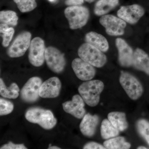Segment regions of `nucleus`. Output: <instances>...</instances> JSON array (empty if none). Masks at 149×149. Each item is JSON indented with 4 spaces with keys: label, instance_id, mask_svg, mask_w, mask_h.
<instances>
[{
    "label": "nucleus",
    "instance_id": "18",
    "mask_svg": "<svg viewBox=\"0 0 149 149\" xmlns=\"http://www.w3.org/2000/svg\"><path fill=\"white\" fill-rule=\"evenodd\" d=\"M86 43L97 48L103 52H106L109 49V45L106 38L102 35L96 32H91L85 35Z\"/></svg>",
    "mask_w": 149,
    "mask_h": 149
},
{
    "label": "nucleus",
    "instance_id": "33",
    "mask_svg": "<svg viewBox=\"0 0 149 149\" xmlns=\"http://www.w3.org/2000/svg\"><path fill=\"white\" fill-rule=\"evenodd\" d=\"M49 149H60V148H58V147L57 146H50L48 148Z\"/></svg>",
    "mask_w": 149,
    "mask_h": 149
},
{
    "label": "nucleus",
    "instance_id": "31",
    "mask_svg": "<svg viewBox=\"0 0 149 149\" xmlns=\"http://www.w3.org/2000/svg\"><path fill=\"white\" fill-rule=\"evenodd\" d=\"M84 3V0H66L65 4L70 6H78L82 5Z\"/></svg>",
    "mask_w": 149,
    "mask_h": 149
},
{
    "label": "nucleus",
    "instance_id": "25",
    "mask_svg": "<svg viewBox=\"0 0 149 149\" xmlns=\"http://www.w3.org/2000/svg\"><path fill=\"white\" fill-rule=\"evenodd\" d=\"M136 126L138 133L149 145V121L145 119H139Z\"/></svg>",
    "mask_w": 149,
    "mask_h": 149
},
{
    "label": "nucleus",
    "instance_id": "32",
    "mask_svg": "<svg viewBox=\"0 0 149 149\" xmlns=\"http://www.w3.org/2000/svg\"><path fill=\"white\" fill-rule=\"evenodd\" d=\"M9 28V25L8 24L1 23V25H0V32H1V34L5 32L6 30H7Z\"/></svg>",
    "mask_w": 149,
    "mask_h": 149
},
{
    "label": "nucleus",
    "instance_id": "20",
    "mask_svg": "<svg viewBox=\"0 0 149 149\" xmlns=\"http://www.w3.org/2000/svg\"><path fill=\"white\" fill-rule=\"evenodd\" d=\"M108 119L120 131H124L128 128V123L124 113L111 112L108 114Z\"/></svg>",
    "mask_w": 149,
    "mask_h": 149
},
{
    "label": "nucleus",
    "instance_id": "28",
    "mask_svg": "<svg viewBox=\"0 0 149 149\" xmlns=\"http://www.w3.org/2000/svg\"><path fill=\"white\" fill-rule=\"evenodd\" d=\"M15 30L13 27H10L8 29L6 30L5 32L2 33V35L1 37H2V45L5 47H8L12 39L14 34Z\"/></svg>",
    "mask_w": 149,
    "mask_h": 149
},
{
    "label": "nucleus",
    "instance_id": "26",
    "mask_svg": "<svg viewBox=\"0 0 149 149\" xmlns=\"http://www.w3.org/2000/svg\"><path fill=\"white\" fill-rule=\"evenodd\" d=\"M19 10L22 13L28 12L35 9L37 6L35 0H13Z\"/></svg>",
    "mask_w": 149,
    "mask_h": 149
},
{
    "label": "nucleus",
    "instance_id": "16",
    "mask_svg": "<svg viewBox=\"0 0 149 149\" xmlns=\"http://www.w3.org/2000/svg\"><path fill=\"white\" fill-rule=\"evenodd\" d=\"M100 118L97 115H92L90 113L85 114L80 123V129L84 136L92 137L95 133Z\"/></svg>",
    "mask_w": 149,
    "mask_h": 149
},
{
    "label": "nucleus",
    "instance_id": "34",
    "mask_svg": "<svg viewBox=\"0 0 149 149\" xmlns=\"http://www.w3.org/2000/svg\"><path fill=\"white\" fill-rule=\"evenodd\" d=\"M137 149H147V148H146V147L142 146H139V147H138V148H137Z\"/></svg>",
    "mask_w": 149,
    "mask_h": 149
},
{
    "label": "nucleus",
    "instance_id": "22",
    "mask_svg": "<svg viewBox=\"0 0 149 149\" xmlns=\"http://www.w3.org/2000/svg\"><path fill=\"white\" fill-rule=\"evenodd\" d=\"M103 145L107 149H130L131 145L126 142L123 137H117L108 139L104 142Z\"/></svg>",
    "mask_w": 149,
    "mask_h": 149
},
{
    "label": "nucleus",
    "instance_id": "36",
    "mask_svg": "<svg viewBox=\"0 0 149 149\" xmlns=\"http://www.w3.org/2000/svg\"><path fill=\"white\" fill-rule=\"evenodd\" d=\"M49 1L51 2H55L56 0H49Z\"/></svg>",
    "mask_w": 149,
    "mask_h": 149
},
{
    "label": "nucleus",
    "instance_id": "4",
    "mask_svg": "<svg viewBox=\"0 0 149 149\" xmlns=\"http://www.w3.org/2000/svg\"><path fill=\"white\" fill-rule=\"evenodd\" d=\"M65 15L69 22L70 29H80L85 26L90 17L88 8L82 6H72L67 8Z\"/></svg>",
    "mask_w": 149,
    "mask_h": 149
},
{
    "label": "nucleus",
    "instance_id": "5",
    "mask_svg": "<svg viewBox=\"0 0 149 149\" xmlns=\"http://www.w3.org/2000/svg\"><path fill=\"white\" fill-rule=\"evenodd\" d=\"M119 82L128 97L133 100H138L143 95V86L139 80L133 74L121 71Z\"/></svg>",
    "mask_w": 149,
    "mask_h": 149
},
{
    "label": "nucleus",
    "instance_id": "35",
    "mask_svg": "<svg viewBox=\"0 0 149 149\" xmlns=\"http://www.w3.org/2000/svg\"><path fill=\"white\" fill-rule=\"evenodd\" d=\"M86 2L89 3H93V2H94L95 1V0H85Z\"/></svg>",
    "mask_w": 149,
    "mask_h": 149
},
{
    "label": "nucleus",
    "instance_id": "24",
    "mask_svg": "<svg viewBox=\"0 0 149 149\" xmlns=\"http://www.w3.org/2000/svg\"><path fill=\"white\" fill-rule=\"evenodd\" d=\"M18 19L16 13L13 11H2L0 12V21L1 23L15 26L17 24Z\"/></svg>",
    "mask_w": 149,
    "mask_h": 149
},
{
    "label": "nucleus",
    "instance_id": "29",
    "mask_svg": "<svg viewBox=\"0 0 149 149\" xmlns=\"http://www.w3.org/2000/svg\"><path fill=\"white\" fill-rule=\"evenodd\" d=\"M26 147L23 144H15L10 142L8 144H5L1 147V149H26Z\"/></svg>",
    "mask_w": 149,
    "mask_h": 149
},
{
    "label": "nucleus",
    "instance_id": "12",
    "mask_svg": "<svg viewBox=\"0 0 149 149\" xmlns=\"http://www.w3.org/2000/svg\"><path fill=\"white\" fill-rule=\"evenodd\" d=\"M72 67L77 78L83 81L92 80L96 74L94 66L80 58L72 61Z\"/></svg>",
    "mask_w": 149,
    "mask_h": 149
},
{
    "label": "nucleus",
    "instance_id": "30",
    "mask_svg": "<svg viewBox=\"0 0 149 149\" xmlns=\"http://www.w3.org/2000/svg\"><path fill=\"white\" fill-rule=\"evenodd\" d=\"M84 149H105V147L101 144L95 142H91L85 145L83 148Z\"/></svg>",
    "mask_w": 149,
    "mask_h": 149
},
{
    "label": "nucleus",
    "instance_id": "10",
    "mask_svg": "<svg viewBox=\"0 0 149 149\" xmlns=\"http://www.w3.org/2000/svg\"><path fill=\"white\" fill-rule=\"evenodd\" d=\"M42 82L40 77H31L25 83L20 91L21 97L24 102L33 103L37 101L39 97V91Z\"/></svg>",
    "mask_w": 149,
    "mask_h": 149
},
{
    "label": "nucleus",
    "instance_id": "23",
    "mask_svg": "<svg viewBox=\"0 0 149 149\" xmlns=\"http://www.w3.org/2000/svg\"><path fill=\"white\" fill-rule=\"evenodd\" d=\"M19 91V88L16 83H12L9 88H7L2 79H0V94L3 97L16 99L18 97Z\"/></svg>",
    "mask_w": 149,
    "mask_h": 149
},
{
    "label": "nucleus",
    "instance_id": "15",
    "mask_svg": "<svg viewBox=\"0 0 149 149\" xmlns=\"http://www.w3.org/2000/svg\"><path fill=\"white\" fill-rule=\"evenodd\" d=\"M62 106L65 112L79 119L83 118L86 113L85 102L81 96L78 95H74L72 100L63 103Z\"/></svg>",
    "mask_w": 149,
    "mask_h": 149
},
{
    "label": "nucleus",
    "instance_id": "3",
    "mask_svg": "<svg viewBox=\"0 0 149 149\" xmlns=\"http://www.w3.org/2000/svg\"><path fill=\"white\" fill-rule=\"evenodd\" d=\"M77 52L80 58L95 67H102L107 61L103 52L88 43L83 44L78 49Z\"/></svg>",
    "mask_w": 149,
    "mask_h": 149
},
{
    "label": "nucleus",
    "instance_id": "9",
    "mask_svg": "<svg viewBox=\"0 0 149 149\" xmlns=\"http://www.w3.org/2000/svg\"><path fill=\"white\" fill-rule=\"evenodd\" d=\"M31 36V33L28 32H23L19 35L8 50L9 56L18 58L24 55L30 46Z\"/></svg>",
    "mask_w": 149,
    "mask_h": 149
},
{
    "label": "nucleus",
    "instance_id": "13",
    "mask_svg": "<svg viewBox=\"0 0 149 149\" xmlns=\"http://www.w3.org/2000/svg\"><path fill=\"white\" fill-rule=\"evenodd\" d=\"M116 45L118 51L119 64L124 67L132 66L134 52L133 49L123 39L118 38L116 40Z\"/></svg>",
    "mask_w": 149,
    "mask_h": 149
},
{
    "label": "nucleus",
    "instance_id": "6",
    "mask_svg": "<svg viewBox=\"0 0 149 149\" xmlns=\"http://www.w3.org/2000/svg\"><path fill=\"white\" fill-rule=\"evenodd\" d=\"M100 22L105 28L106 32L110 36H121L124 34L126 23L120 17L105 15L100 17Z\"/></svg>",
    "mask_w": 149,
    "mask_h": 149
},
{
    "label": "nucleus",
    "instance_id": "17",
    "mask_svg": "<svg viewBox=\"0 0 149 149\" xmlns=\"http://www.w3.org/2000/svg\"><path fill=\"white\" fill-rule=\"evenodd\" d=\"M132 66L149 75V56L143 50L137 48L134 52Z\"/></svg>",
    "mask_w": 149,
    "mask_h": 149
},
{
    "label": "nucleus",
    "instance_id": "2",
    "mask_svg": "<svg viewBox=\"0 0 149 149\" xmlns=\"http://www.w3.org/2000/svg\"><path fill=\"white\" fill-rule=\"evenodd\" d=\"M25 118L29 122L36 123L46 130H50L57 123L53 113L49 110L40 108H32L26 112Z\"/></svg>",
    "mask_w": 149,
    "mask_h": 149
},
{
    "label": "nucleus",
    "instance_id": "1",
    "mask_svg": "<svg viewBox=\"0 0 149 149\" xmlns=\"http://www.w3.org/2000/svg\"><path fill=\"white\" fill-rule=\"evenodd\" d=\"M104 85L100 80H90L82 83L78 92L85 103L91 107L96 106L100 101V96Z\"/></svg>",
    "mask_w": 149,
    "mask_h": 149
},
{
    "label": "nucleus",
    "instance_id": "27",
    "mask_svg": "<svg viewBox=\"0 0 149 149\" xmlns=\"http://www.w3.org/2000/svg\"><path fill=\"white\" fill-rule=\"evenodd\" d=\"M13 104L6 100L0 99V115L3 116L10 114L13 111Z\"/></svg>",
    "mask_w": 149,
    "mask_h": 149
},
{
    "label": "nucleus",
    "instance_id": "7",
    "mask_svg": "<svg viewBox=\"0 0 149 149\" xmlns=\"http://www.w3.org/2000/svg\"><path fill=\"white\" fill-rule=\"evenodd\" d=\"M45 59L48 67L54 72L59 73L64 70L66 64L64 55L56 48H46Z\"/></svg>",
    "mask_w": 149,
    "mask_h": 149
},
{
    "label": "nucleus",
    "instance_id": "8",
    "mask_svg": "<svg viewBox=\"0 0 149 149\" xmlns=\"http://www.w3.org/2000/svg\"><path fill=\"white\" fill-rule=\"evenodd\" d=\"M46 49L45 42L42 38L36 37L31 41L29 47L28 58L32 65L35 67L42 65L45 60Z\"/></svg>",
    "mask_w": 149,
    "mask_h": 149
},
{
    "label": "nucleus",
    "instance_id": "11",
    "mask_svg": "<svg viewBox=\"0 0 149 149\" xmlns=\"http://www.w3.org/2000/svg\"><path fill=\"white\" fill-rule=\"evenodd\" d=\"M145 13L144 9L138 4L123 6L117 11V15L125 22L130 24H136Z\"/></svg>",
    "mask_w": 149,
    "mask_h": 149
},
{
    "label": "nucleus",
    "instance_id": "14",
    "mask_svg": "<svg viewBox=\"0 0 149 149\" xmlns=\"http://www.w3.org/2000/svg\"><path fill=\"white\" fill-rule=\"evenodd\" d=\"M61 88V82L58 77H51L42 83L39 95L43 98H56L59 95Z\"/></svg>",
    "mask_w": 149,
    "mask_h": 149
},
{
    "label": "nucleus",
    "instance_id": "19",
    "mask_svg": "<svg viewBox=\"0 0 149 149\" xmlns=\"http://www.w3.org/2000/svg\"><path fill=\"white\" fill-rule=\"evenodd\" d=\"M119 0H99L95 6L94 13L99 16H103L115 8Z\"/></svg>",
    "mask_w": 149,
    "mask_h": 149
},
{
    "label": "nucleus",
    "instance_id": "21",
    "mask_svg": "<svg viewBox=\"0 0 149 149\" xmlns=\"http://www.w3.org/2000/svg\"><path fill=\"white\" fill-rule=\"evenodd\" d=\"M119 130L116 128L108 119H105L102 121L100 128L102 138L108 140L118 136Z\"/></svg>",
    "mask_w": 149,
    "mask_h": 149
}]
</instances>
